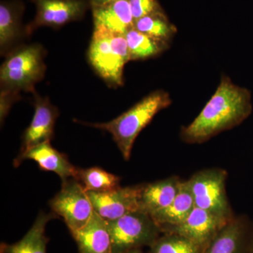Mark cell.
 Wrapping results in <instances>:
<instances>
[{
    "label": "cell",
    "mask_w": 253,
    "mask_h": 253,
    "mask_svg": "<svg viewBox=\"0 0 253 253\" xmlns=\"http://www.w3.org/2000/svg\"><path fill=\"white\" fill-rule=\"evenodd\" d=\"M252 112L251 91L234 84L229 76L222 75L215 92L199 116L181 127V139L186 144H203L240 126Z\"/></svg>",
    "instance_id": "cell-1"
},
{
    "label": "cell",
    "mask_w": 253,
    "mask_h": 253,
    "mask_svg": "<svg viewBox=\"0 0 253 253\" xmlns=\"http://www.w3.org/2000/svg\"><path fill=\"white\" fill-rule=\"evenodd\" d=\"M172 103L168 91L158 89L145 96L132 107L110 122L84 123L86 126L106 131L113 136L126 161L130 159L136 137L160 111Z\"/></svg>",
    "instance_id": "cell-2"
},
{
    "label": "cell",
    "mask_w": 253,
    "mask_h": 253,
    "mask_svg": "<svg viewBox=\"0 0 253 253\" xmlns=\"http://www.w3.org/2000/svg\"><path fill=\"white\" fill-rule=\"evenodd\" d=\"M44 50L39 44L19 46L8 55L0 70L1 90L19 94L35 92V85L44 77Z\"/></svg>",
    "instance_id": "cell-3"
},
{
    "label": "cell",
    "mask_w": 253,
    "mask_h": 253,
    "mask_svg": "<svg viewBox=\"0 0 253 253\" xmlns=\"http://www.w3.org/2000/svg\"><path fill=\"white\" fill-rule=\"evenodd\" d=\"M88 58L94 71L108 84L123 85L125 66L130 61L125 36L94 30Z\"/></svg>",
    "instance_id": "cell-4"
},
{
    "label": "cell",
    "mask_w": 253,
    "mask_h": 253,
    "mask_svg": "<svg viewBox=\"0 0 253 253\" xmlns=\"http://www.w3.org/2000/svg\"><path fill=\"white\" fill-rule=\"evenodd\" d=\"M107 224L113 253L150 247L162 234L151 216L141 211L127 213L116 220L107 221Z\"/></svg>",
    "instance_id": "cell-5"
},
{
    "label": "cell",
    "mask_w": 253,
    "mask_h": 253,
    "mask_svg": "<svg viewBox=\"0 0 253 253\" xmlns=\"http://www.w3.org/2000/svg\"><path fill=\"white\" fill-rule=\"evenodd\" d=\"M228 173L221 168H210L195 173L188 179V185L195 206L231 219L235 217L226 194Z\"/></svg>",
    "instance_id": "cell-6"
},
{
    "label": "cell",
    "mask_w": 253,
    "mask_h": 253,
    "mask_svg": "<svg viewBox=\"0 0 253 253\" xmlns=\"http://www.w3.org/2000/svg\"><path fill=\"white\" fill-rule=\"evenodd\" d=\"M49 205L55 214L63 218L73 236L87 224L94 212L87 191L73 177L62 182Z\"/></svg>",
    "instance_id": "cell-7"
},
{
    "label": "cell",
    "mask_w": 253,
    "mask_h": 253,
    "mask_svg": "<svg viewBox=\"0 0 253 253\" xmlns=\"http://www.w3.org/2000/svg\"><path fill=\"white\" fill-rule=\"evenodd\" d=\"M36 6V18L26 27L31 34L41 26L60 27L71 21L81 19L87 4L85 0H31Z\"/></svg>",
    "instance_id": "cell-8"
},
{
    "label": "cell",
    "mask_w": 253,
    "mask_h": 253,
    "mask_svg": "<svg viewBox=\"0 0 253 253\" xmlns=\"http://www.w3.org/2000/svg\"><path fill=\"white\" fill-rule=\"evenodd\" d=\"M231 219L216 215L195 206L185 220L178 225L166 229L162 234H179L191 240L204 250Z\"/></svg>",
    "instance_id": "cell-9"
},
{
    "label": "cell",
    "mask_w": 253,
    "mask_h": 253,
    "mask_svg": "<svg viewBox=\"0 0 253 253\" xmlns=\"http://www.w3.org/2000/svg\"><path fill=\"white\" fill-rule=\"evenodd\" d=\"M141 184L119 187L104 193L88 192L95 212L105 221L116 220L127 213L140 211Z\"/></svg>",
    "instance_id": "cell-10"
},
{
    "label": "cell",
    "mask_w": 253,
    "mask_h": 253,
    "mask_svg": "<svg viewBox=\"0 0 253 253\" xmlns=\"http://www.w3.org/2000/svg\"><path fill=\"white\" fill-rule=\"evenodd\" d=\"M34 94V116L23 133L18 156L38 145L51 141L54 136L55 123L59 117V111L50 103L48 98L41 97L36 93Z\"/></svg>",
    "instance_id": "cell-11"
},
{
    "label": "cell",
    "mask_w": 253,
    "mask_h": 253,
    "mask_svg": "<svg viewBox=\"0 0 253 253\" xmlns=\"http://www.w3.org/2000/svg\"><path fill=\"white\" fill-rule=\"evenodd\" d=\"M26 160L34 161L42 170L56 173L62 182L76 176L77 168L71 164L66 154L55 149L50 141L38 145L18 156L14 160V166L18 167Z\"/></svg>",
    "instance_id": "cell-12"
},
{
    "label": "cell",
    "mask_w": 253,
    "mask_h": 253,
    "mask_svg": "<svg viewBox=\"0 0 253 253\" xmlns=\"http://www.w3.org/2000/svg\"><path fill=\"white\" fill-rule=\"evenodd\" d=\"M95 31L126 36L134 26L128 0H116L104 6L92 8Z\"/></svg>",
    "instance_id": "cell-13"
},
{
    "label": "cell",
    "mask_w": 253,
    "mask_h": 253,
    "mask_svg": "<svg viewBox=\"0 0 253 253\" xmlns=\"http://www.w3.org/2000/svg\"><path fill=\"white\" fill-rule=\"evenodd\" d=\"M250 229L246 216H235L219 231L202 253H246Z\"/></svg>",
    "instance_id": "cell-14"
},
{
    "label": "cell",
    "mask_w": 253,
    "mask_h": 253,
    "mask_svg": "<svg viewBox=\"0 0 253 253\" xmlns=\"http://www.w3.org/2000/svg\"><path fill=\"white\" fill-rule=\"evenodd\" d=\"M181 181L178 176H173L162 180L141 184L140 211L151 215L167 208L179 192Z\"/></svg>",
    "instance_id": "cell-15"
},
{
    "label": "cell",
    "mask_w": 253,
    "mask_h": 253,
    "mask_svg": "<svg viewBox=\"0 0 253 253\" xmlns=\"http://www.w3.org/2000/svg\"><path fill=\"white\" fill-rule=\"evenodd\" d=\"M73 237L76 240L79 253H113L107 221L96 212L93 213L87 224Z\"/></svg>",
    "instance_id": "cell-16"
},
{
    "label": "cell",
    "mask_w": 253,
    "mask_h": 253,
    "mask_svg": "<svg viewBox=\"0 0 253 253\" xmlns=\"http://www.w3.org/2000/svg\"><path fill=\"white\" fill-rule=\"evenodd\" d=\"M56 218L54 212L40 213L36 221L22 239L15 244L1 243L0 253H46L49 239L45 235L46 224Z\"/></svg>",
    "instance_id": "cell-17"
},
{
    "label": "cell",
    "mask_w": 253,
    "mask_h": 253,
    "mask_svg": "<svg viewBox=\"0 0 253 253\" xmlns=\"http://www.w3.org/2000/svg\"><path fill=\"white\" fill-rule=\"evenodd\" d=\"M194 207V199L187 181H182L179 192L172 204L151 216L163 233L166 229L182 223Z\"/></svg>",
    "instance_id": "cell-18"
},
{
    "label": "cell",
    "mask_w": 253,
    "mask_h": 253,
    "mask_svg": "<svg viewBox=\"0 0 253 253\" xmlns=\"http://www.w3.org/2000/svg\"><path fill=\"white\" fill-rule=\"evenodd\" d=\"M22 4L16 1H1L0 4V47L4 54L21 35Z\"/></svg>",
    "instance_id": "cell-19"
},
{
    "label": "cell",
    "mask_w": 253,
    "mask_h": 253,
    "mask_svg": "<svg viewBox=\"0 0 253 253\" xmlns=\"http://www.w3.org/2000/svg\"><path fill=\"white\" fill-rule=\"evenodd\" d=\"M74 178L81 183L87 192H108L121 187L119 176L99 167L77 168Z\"/></svg>",
    "instance_id": "cell-20"
},
{
    "label": "cell",
    "mask_w": 253,
    "mask_h": 253,
    "mask_svg": "<svg viewBox=\"0 0 253 253\" xmlns=\"http://www.w3.org/2000/svg\"><path fill=\"white\" fill-rule=\"evenodd\" d=\"M125 37L127 43L130 61L154 57L168 47V43L154 39L134 28L128 31Z\"/></svg>",
    "instance_id": "cell-21"
},
{
    "label": "cell",
    "mask_w": 253,
    "mask_h": 253,
    "mask_svg": "<svg viewBox=\"0 0 253 253\" xmlns=\"http://www.w3.org/2000/svg\"><path fill=\"white\" fill-rule=\"evenodd\" d=\"M134 28L154 39L168 44L176 33V28L169 23L161 11L136 20Z\"/></svg>",
    "instance_id": "cell-22"
},
{
    "label": "cell",
    "mask_w": 253,
    "mask_h": 253,
    "mask_svg": "<svg viewBox=\"0 0 253 253\" xmlns=\"http://www.w3.org/2000/svg\"><path fill=\"white\" fill-rule=\"evenodd\" d=\"M149 248V253H202L204 251L191 240L172 233H163Z\"/></svg>",
    "instance_id": "cell-23"
},
{
    "label": "cell",
    "mask_w": 253,
    "mask_h": 253,
    "mask_svg": "<svg viewBox=\"0 0 253 253\" xmlns=\"http://www.w3.org/2000/svg\"><path fill=\"white\" fill-rule=\"evenodd\" d=\"M134 21L147 15L159 12V5L156 0H128Z\"/></svg>",
    "instance_id": "cell-24"
},
{
    "label": "cell",
    "mask_w": 253,
    "mask_h": 253,
    "mask_svg": "<svg viewBox=\"0 0 253 253\" xmlns=\"http://www.w3.org/2000/svg\"><path fill=\"white\" fill-rule=\"evenodd\" d=\"M20 99L19 94L6 90H1L0 96V118L1 123L6 117L10 109L15 101Z\"/></svg>",
    "instance_id": "cell-25"
},
{
    "label": "cell",
    "mask_w": 253,
    "mask_h": 253,
    "mask_svg": "<svg viewBox=\"0 0 253 253\" xmlns=\"http://www.w3.org/2000/svg\"><path fill=\"white\" fill-rule=\"evenodd\" d=\"M114 1H116V0H89L91 8L104 6L105 4H109V3Z\"/></svg>",
    "instance_id": "cell-26"
},
{
    "label": "cell",
    "mask_w": 253,
    "mask_h": 253,
    "mask_svg": "<svg viewBox=\"0 0 253 253\" xmlns=\"http://www.w3.org/2000/svg\"><path fill=\"white\" fill-rule=\"evenodd\" d=\"M124 253H144L141 251V249H136L130 250V251H126V252Z\"/></svg>",
    "instance_id": "cell-27"
},
{
    "label": "cell",
    "mask_w": 253,
    "mask_h": 253,
    "mask_svg": "<svg viewBox=\"0 0 253 253\" xmlns=\"http://www.w3.org/2000/svg\"><path fill=\"white\" fill-rule=\"evenodd\" d=\"M249 253H253V230L252 238H251V243H250Z\"/></svg>",
    "instance_id": "cell-28"
}]
</instances>
